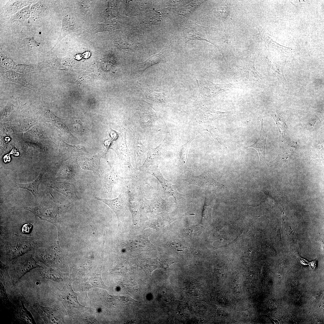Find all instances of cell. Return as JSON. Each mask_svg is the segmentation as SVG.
Masks as SVG:
<instances>
[{"mask_svg":"<svg viewBox=\"0 0 324 324\" xmlns=\"http://www.w3.org/2000/svg\"><path fill=\"white\" fill-rule=\"evenodd\" d=\"M48 184L51 188L69 199L77 200L78 199L74 185L72 183L50 181Z\"/></svg>","mask_w":324,"mask_h":324,"instance_id":"cell-8","label":"cell"},{"mask_svg":"<svg viewBox=\"0 0 324 324\" xmlns=\"http://www.w3.org/2000/svg\"><path fill=\"white\" fill-rule=\"evenodd\" d=\"M261 122V130L260 134L258 140L253 144L247 146L245 149L248 148H253L258 152L260 158L259 164L265 162V146L267 134L265 131L263 126V120H260Z\"/></svg>","mask_w":324,"mask_h":324,"instance_id":"cell-9","label":"cell"},{"mask_svg":"<svg viewBox=\"0 0 324 324\" xmlns=\"http://www.w3.org/2000/svg\"><path fill=\"white\" fill-rule=\"evenodd\" d=\"M48 112L55 125L62 130L66 131L70 134L71 135L70 133L65 120L57 117L50 111Z\"/></svg>","mask_w":324,"mask_h":324,"instance_id":"cell-18","label":"cell"},{"mask_svg":"<svg viewBox=\"0 0 324 324\" xmlns=\"http://www.w3.org/2000/svg\"><path fill=\"white\" fill-rule=\"evenodd\" d=\"M26 307L38 322L40 319L45 323H58L63 320L59 310L56 306L42 307L35 304Z\"/></svg>","mask_w":324,"mask_h":324,"instance_id":"cell-2","label":"cell"},{"mask_svg":"<svg viewBox=\"0 0 324 324\" xmlns=\"http://www.w3.org/2000/svg\"><path fill=\"white\" fill-rule=\"evenodd\" d=\"M39 266L30 254H25L13 259L6 266L11 287L30 270Z\"/></svg>","mask_w":324,"mask_h":324,"instance_id":"cell-1","label":"cell"},{"mask_svg":"<svg viewBox=\"0 0 324 324\" xmlns=\"http://www.w3.org/2000/svg\"><path fill=\"white\" fill-rule=\"evenodd\" d=\"M100 156L98 154L92 156H81L79 158L78 162L82 169L91 170L99 177H101V172L100 167Z\"/></svg>","mask_w":324,"mask_h":324,"instance_id":"cell-7","label":"cell"},{"mask_svg":"<svg viewBox=\"0 0 324 324\" xmlns=\"http://www.w3.org/2000/svg\"><path fill=\"white\" fill-rule=\"evenodd\" d=\"M57 296L58 300L68 312L74 309L83 307L78 302L77 294L73 291L70 283L59 291Z\"/></svg>","mask_w":324,"mask_h":324,"instance_id":"cell-5","label":"cell"},{"mask_svg":"<svg viewBox=\"0 0 324 324\" xmlns=\"http://www.w3.org/2000/svg\"><path fill=\"white\" fill-rule=\"evenodd\" d=\"M272 116L277 124L280 133L282 136L284 135L286 130V124L284 121L281 119L278 118L276 117Z\"/></svg>","mask_w":324,"mask_h":324,"instance_id":"cell-19","label":"cell"},{"mask_svg":"<svg viewBox=\"0 0 324 324\" xmlns=\"http://www.w3.org/2000/svg\"><path fill=\"white\" fill-rule=\"evenodd\" d=\"M82 285L83 289L86 290L96 287L104 289L107 287L102 281L100 274L98 273L94 274L88 277L86 280Z\"/></svg>","mask_w":324,"mask_h":324,"instance_id":"cell-12","label":"cell"},{"mask_svg":"<svg viewBox=\"0 0 324 324\" xmlns=\"http://www.w3.org/2000/svg\"><path fill=\"white\" fill-rule=\"evenodd\" d=\"M1 73L7 79L35 92L34 87L26 80L23 75L4 68L1 69Z\"/></svg>","mask_w":324,"mask_h":324,"instance_id":"cell-10","label":"cell"},{"mask_svg":"<svg viewBox=\"0 0 324 324\" xmlns=\"http://www.w3.org/2000/svg\"><path fill=\"white\" fill-rule=\"evenodd\" d=\"M118 178L117 175L114 172H111L105 175L104 184L105 189L108 192L112 191Z\"/></svg>","mask_w":324,"mask_h":324,"instance_id":"cell-15","label":"cell"},{"mask_svg":"<svg viewBox=\"0 0 324 324\" xmlns=\"http://www.w3.org/2000/svg\"><path fill=\"white\" fill-rule=\"evenodd\" d=\"M144 90L146 98L153 101L163 102L166 98L164 93L155 92L148 88H145Z\"/></svg>","mask_w":324,"mask_h":324,"instance_id":"cell-16","label":"cell"},{"mask_svg":"<svg viewBox=\"0 0 324 324\" xmlns=\"http://www.w3.org/2000/svg\"><path fill=\"white\" fill-rule=\"evenodd\" d=\"M22 238L12 239L9 242L8 250L3 257L4 261L9 262L30 250L31 247L30 242Z\"/></svg>","mask_w":324,"mask_h":324,"instance_id":"cell-4","label":"cell"},{"mask_svg":"<svg viewBox=\"0 0 324 324\" xmlns=\"http://www.w3.org/2000/svg\"><path fill=\"white\" fill-rule=\"evenodd\" d=\"M218 13L220 16L223 20H226L230 16L228 7L226 6L220 7L218 10Z\"/></svg>","mask_w":324,"mask_h":324,"instance_id":"cell-20","label":"cell"},{"mask_svg":"<svg viewBox=\"0 0 324 324\" xmlns=\"http://www.w3.org/2000/svg\"><path fill=\"white\" fill-rule=\"evenodd\" d=\"M43 175L42 172H41L35 180L27 184H17V185L20 187L30 191L36 200L38 194V186L41 181Z\"/></svg>","mask_w":324,"mask_h":324,"instance_id":"cell-13","label":"cell"},{"mask_svg":"<svg viewBox=\"0 0 324 324\" xmlns=\"http://www.w3.org/2000/svg\"><path fill=\"white\" fill-rule=\"evenodd\" d=\"M32 227V225L29 224H25L22 227V231L23 232H27L30 231V229Z\"/></svg>","mask_w":324,"mask_h":324,"instance_id":"cell-22","label":"cell"},{"mask_svg":"<svg viewBox=\"0 0 324 324\" xmlns=\"http://www.w3.org/2000/svg\"><path fill=\"white\" fill-rule=\"evenodd\" d=\"M170 49L169 46H166L158 53L152 56L140 63L138 68L139 71L142 72L149 67L163 61L167 55Z\"/></svg>","mask_w":324,"mask_h":324,"instance_id":"cell-11","label":"cell"},{"mask_svg":"<svg viewBox=\"0 0 324 324\" xmlns=\"http://www.w3.org/2000/svg\"><path fill=\"white\" fill-rule=\"evenodd\" d=\"M40 219L58 226L60 221V207L53 203L41 204L34 207H25Z\"/></svg>","mask_w":324,"mask_h":324,"instance_id":"cell-3","label":"cell"},{"mask_svg":"<svg viewBox=\"0 0 324 324\" xmlns=\"http://www.w3.org/2000/svg\"><path fill=\"white\" fill-rule=\"evenodd\" d=\"M25 42L28 45H33L36 46H39L42 43H38L34 40L33 38H26L25 39Z\"/></svg>","mask_w":324,"mask_h":324,"instance_id":"cell-21","label":"cell"},{"mask_svg":"<svg viewBox=\"0 0 324 324\" xmlns=\"http://www.w3.org/2000/svg\"><path fill=\"white\" fill-rule=\"evenodd\" d=\"M74 25L72 22L67 18H64L63 25L57 43L67 34L74 32Z\"/></svg>","mask_w":324,"mask_h":324,"instance_id":"cell-14","label":"cell"},{"mask_svg":"<svg viewBox=\"0 0 324 324\" xmlns=\"http://www.w3.org/2000/svg\"><path fill=\"white\" fill-rule=\"evenodd\" d=\"M183 30L185 36L187 39L205 40L213 45L212 43L202 37L201 34L192 28L190 27H185Z\"/></svg>","mask_w":324,"mask_h":324,"instance_id":"cell-17","label":"cell"},{"mask_svg":"<svg viewBox=\"0 0 324 324\" xmlns=\"http://www.w3.org/2000/svg\"><path fill=\"white\" fill-rule=\"evenodd\" d=\"M16 295L15 297L11 298L13 301L12 307L13 308V315H14L15 319L20 322L32 323L33 322L32 318L29 316L27 311L25 310L24 306H23V302L19 295Z\"/></svg>","mask_w":324,"mask_h":324,"instance_id":"cell-6","label":"cell"}]
</instances>
